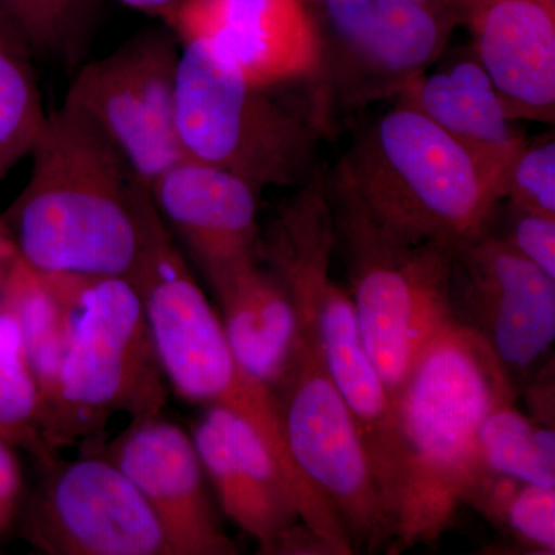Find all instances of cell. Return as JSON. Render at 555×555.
<instances>
[{
	"label": "cell",
	"instance_id": "cell-12",
	"mask_svg": "<svg viewBox=\"0 0 555 555\" xmlns=\"http://www.w3.org/2000/svg\"><path fill=\"white\" fill-rule=\"evenodd\" d=\"M196 451L219 505L257 540L261 554H327L308 528L305 500L266 441L246 420L208 406L192 429Z\"/></svg>",
	"mask_w": 555,
	"mask_h": 555
},
{
	"label": "cell",
	"instance_id": "cell-26",
	"mask_svg": "<svg viewBox=\"0 0 555 555\" xmlns=\"http://www.w3.org/2000/svg\"><path fill=\"white\" fill-rule=\"evenodd\" d=\"M503 201L517 210L555 218L554 139L529 145L511 164L503 189Z\"/></svg>",
	"mask_w": 555,
	"mask_h": 555
},
{
	"label": "cell",
	"instance_id": "cell-2",
	"mask_svg": "<svg viewBox=\"0 0 555 555\" xmlns=\"http://www.w3.org/2000/svg\"><path fill=\"white\" fill-rule=\"evenodd\" d=\"M133 199L139 250L126 278L141 301L167 385L189 403L225 408L246 420L297 486L305 500L310 531L323 539H335L343 531L341 518L292 462L276 393L240 366L221 318L153 206L144 182H134Z\"/></svg>",
	"mask_w": 555,
	"mask_h": 555
},
{
	"label": "cell",
	"instance_id": "cell-4",
	"mask_svg": "<svg viewBox=\"0 0 555 555\" xmlns=\"http://www.w3.org/2000/svg\"><path fill=\"white\" fill-rule=\"evenodd\" d=\"M326 179L409 243L459 246L488 229L502 203L469 153L404 101L367 127Z\"/></svg>",
	"mask_w": 555,
	"mask_h": 555
},
{
	"label": "cell",
	"instance_id": "cell-29",
	"mask_svg": "<svg viewBox=\"0 0 555 555\" xmlns=\"http://www.w3.org/2000/svg\"><path fill=\"white\" fill-rule=\"evenodd\" d=\"M118 2L150 17H158L169 27L181 0H118Z\"/></svg>",
	"mask_w": 555,
	"mask_h": 555
},
{
	"label": "cell",
	"instance_id": "cell-18",
	"mask_svg": "<svg viewBox=\"0 0 555 555\" xmlns=\"http://www.w3.org/2000/svg\"><path fill=\"white\" fill-rule=\"evenodd\" d=\"M398 98L462 145L503 201L507 171L526 141L480 62L460 61L452 68L425 73Z\"/></svg>",
	"mask_w": 555,
	"mask_h": 555
},
{
	"label": "cell",
	"instance_id": "cell-6",
	"mask_svg": "<svg viewBox=\"0 0 555 555\" xmlns=\"http://www.w3.org/2000/svg\"><path fill=\"white\" fill-rule=\"evenodd\" d=\"M273 90L247 82L203 43H182L177 131L184 158L229 171L258 193L308 181L326 115L280 101Z\"/></svg>",
	"mask_w": 555,
	"mask_h": 555
},
{
	"label": "cell",
	"instance_id": "cell-1",
	"mask_svg": "<svg viewBox=\"0 0 555 555\" xmlns=\"http://www.w3.org/2000/svg\"><path fill=\"white\" fill-rule=\"evenodd\" d=\"M28 158L30 179L0 217L17 258L43 273L129 275L139 250L138 178L100 127L64 98Z\"/></svg>",
	"mask_w": 555,
	"mask_h": 555
},
{
	"label": "cell",
	"instance_id": "cell-13",
	"mask_svg": "<svg viewBox=\"0 0 555 555\" xmlns=\"http://www.w3.org/2000/svg\"><path fill=\"white\" fill-rule=\"evenodd\" d=\"M324 72L350 104L400 96L443 53L449 14L426 0H326Z\"/></svg>",
	"mask_w": 555,
	"mask_h": 555
},
{
	"label": "cell",
	"instance_id": "cell-16",
	"mask_svg": "<svg viewBox=\"0 0 555 555\" xmlns=\"http://www.w3.org/2000/svg\"><path fill=\"white\" fill-rule=\"evenodd\" d=\"M147 188L164 224L206 280L257 255L259 193L243 179L182 158Z\"/></svg>",
	"mask_w": 555,
	"mask_h": 555
},
{
	"label": "cell",
	"instance_id": "cell-24",
	"mask_svg": "<svg viewBox=\"0 0 555 555\" xmlns=\"http://www.w3.org/2000/svg\"><path fill=\"white\" fill-rule=\"evenodd\" d=\"M478 459L492 473L555 486L554 427L526 416L514 403L502 404L481 423Z\"/></svg>",
	"mask_w": 555,
	"mask_h": 555
},
{
	"label": "cell",
	"instance_id": "cell-9",
	"mask_svg": "<svg viewBox=\"0 0 555 555\" xmlns=\"http://www.w3.org/2000/svg\"><path fill=\"white\" fill-rule=\"evenodd\" d=\"M181 50L167 25L138 33L107 56L83 62L65 94L145 185L184 158L177 131Z\"/></svg>",
	"mask_w": 555,
	"mask_h": 555
},
{
	"label": "cell",
	"instance_id": "cell-21",
	"mask_svg": "<svg viewBox=\"0 0 555 555\" xmlns=\"http://www.w3.org/2000/svg\"><path fill=\"white\" fill-rule=\"evenodd\" d=\"M35 61L27 40L0 13V182L28 158L49 118Z\"/></svg>",
	"mask_w": 555,
	"mask_h": 555
},
{
	"label": "cell",
	"instance_id": "cell-25",
	"mask_svg": "<svg viewBox=\"0 0 555 555\" xmlns=\"http://www.w3.org/2000/svg\"><path fill=\"white\" fill-rule=\"evenodd\" d=\"M466 503L525 545L554 554L555 486L528 483L485 469Z\"/></svg>",
	"mask_w": 555,
	"mask_h": 555
},
{
	"label": "cell",
	"instance_id": "cell-30",
	"mask_svg": "<svg viewBox=\"0 0 555 555\" xmlns=\"http://www.w3.org/2000/svg\"><path fill=\"white\" fill-rule=\"evenodd\" d=\"M10 268V266H9ZM7 268V269H9ZM7 269L0 268V284H2L3 276H5Z\"/></svg>",
	"mask_w": 555,
	"mask_h": 555
},
{
	"label": "cell",
	"instance_id": "cell-19",
	"mask_svg": "<svg viewBox=\"0 0 555 555\" xmlns=\"http://www.w3.org/2000/svg\"><path fill=\"white\" fill-rule=\"evenodd\" d=\"M240 366L275 392L298 345L297 309L283 281L255 255L208 278Z\"/></svg>",
	"mask_w": 555,
	"mask_h": 555
},
{
	"label": "cell",
	"instance_id": "cell-22",
	"mask_svg": "<svg viewBox=\"0 0 555 555\" xmlns=\"http://www.w3.org/2000/svg\"><path fill=\"white\" fill-rule=\"evenodd\" d=\"M0 13L24 36L36 60L75 73L89 56L100 0H0Z\"/></svg>",
	"mask_w": 555,
	"mask_h": 555
},
{
	"label": "cell",
	"instance_id": "cell-20",
	"mask_svg": "<svg viewBox=\"0 0 555 555\" xmlns=\"http://www.w3.org/2000/svg\"><path fill=\"white\" fill-rule=\"evenodd\" d=\"M0 306L20 324L25 353L42 400L43 430V418L53 400L67 347L72 318L68 276L39 272L16 258L0 284Z\"/></svg>",
	"mask_w": 555,
	"mask_h": 555
},
{
	"label": "cell",
	"instance_id": "cell-17",
	"mask_svg": "<svg viewBox=\"0 0 555 555\" xmlns=\"http://www.w3.org/2000/svg\"><path fill=\"white\" fill-rule=\"evenodd\" d=\"M459 14L509 119L554 124L555 10L531 0H474Z\"/></svg>",
	"mask_w": 555,
	"mask_h": 555
},
{
	"label": "cell",
	"instance_id": "cell-5",
	"mask_svg": "<svg viewBox=\"0 0 555 555\" xmlns=\"http://www.w3.org/2000/svg\"><path fill=\"white\" fill-rule=\"evenodd\" d=\"M67 276V347L43 418V436L54 451L78 441L93 449L108 420L120 412L130 420L160 414L169 387L130 281Z\"/></svg>",
	"mask_w": 555,
	"mask_h": 555
},
{
	"label": "cell",
	"instance_id": "cell-10",
	"mask_svg": "<svg viewBox=\"0 0 555 555\" xmlns=\"http://www.w3.org/2000/svg\"><path fill=\"white\" fill-rule=\"evenodd\" d=\"M22 505V537L49 555H178L147 500L98 452L57 459Z\"/></svg>",
	"mask_w": 555,
	"mask_h": 555
},
{
	"label": "cell",
	"instance_id": "cell-14",
	"mask_svg": "<svg viewBox=\"0 0 555 555\" xmlns=\"http://www.w3.org/2000/svg\"><path fill=\"white\" fill-rule=\"evenodd\" d=\"M169 27L254 86H308L324 75V35L305 0H181Z\"/></svg>",
	"mask_w": 555,
	"mask_h": 555
},
{
	"label": "cell",
	"instance_id": "cell-8",
	"mask_svg": "<svg viewBox=\"0 0 555 555\" xmlns=\"http://www.w3.org/2000/svg\"><path fill=\"white\" fill-rule=\"evenodd\" d=\"M288 454L341 517L353 551L393 545V526L356 422L315 347L298 335L294 360L275 390Z\"/></svg>",
	"mask_w": 555,
	"mask_h": 555
},
{
	"label": "cell",
	"instance_id": "cell-28",
	"mask_svg": "<svg viewBox=\"0 0 555 555\" xmlns=\"http://www.w3.org/2000/svg\"><path fill=\"white\" fill-rule=\"evenodd\" d=\"M24 473L16 448L0 438V534L7 531L24 505Z\"/></svg>",
	"mask_w": 555,
	"mask_h": 555
},
{
	"label": "cell",
	"instance_id": "cell-7",
	"mask_svg": "<svg viewBox=\"0 0 555 555\" xmlns=\"http://www.w3.org/2000/svg\"><path fill=\"white\" fill-rule=\"evenodd\" d=\"M327 190L363 343L396 404L426 347L455 320L451 276L456 246L398 238L353 201Z\"/></svg>",
	"mask_w": 555,
	"mask_h": 555
},
{
	"label": "cell",
	"instance_id": "cell-15",
	"mask_svg": "<svg viewBox=\"0 0 555 555\" xmlns=\"http://www.w3.org/2000/svg\"><path fill=\"white\" fill-rule=\"evenodd\" d=\"M118 466L155 511L178 555H235L222 529L192 434L160 414L129 426L94 451Z\"/></svg>",
	"mask_w": 555,
	"mask_h": 555
},
{
	"label": "cell",
	"instance_id": "cell-3",
	"mask_svg": "<svg viewBox=\"0 0 555 555\" xmlns=\"http://www.w3.org/2000/svg\"><path fill=\"white\" fill-rule=\"evenodd\" d=\"M516 398V383L474 328L454 320L429 343L396 401L406 470L393 545L433 542L451 525L485 470L481 423Z\"/></svg>",
	"mask_w": 555,
	"mask_h": 555
},
{
	"label": "cell",
	"instance_id": "cell-11",
	"mask_svg": "<svg viewBox=\"0 0 555 555\" xmlns=\"http://www.w3.org/2000/svg\"><path fill=\"white\" fill-rule=\"evenodd\" d=\"M451 295L455 320L486 339L514 383L554 345L555 278L491 225L454 248Z\"/></svg>",
	"mask_w": 555,
	"mask_h": 555
},
{
	"label": "cell",
	"instance_id": "cell-27",
	"mask_svg": "<svg viewBox=\"0 0 555 555\" xmlns=\"http://www.w3.org/2000/svg\"><path fill=\"white\" fill-rule=\"evenodd\" d=\"M511 208L505 232L500 233L521 257L555 278V218Z\"/></svg>",
	"mask_w": 555,
	"mask_h": 555
},
{
	"label": "cell",
	"instance_id": "cell-23",
	"mask_svg": "<svg viewBox=\"0 0 555 555\" xmlns=\"http://www.w3.org/2000/svg\"><path fill=\"white\" fill-rule=\"evenodd\" d=\"M0 438L47 467L60 459L42 430V400L20 324L0 306Z\"/></svg>",
	"mask_w": 555,
	"mask_h": 555
}]
</instances>
